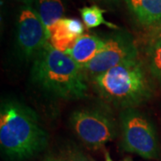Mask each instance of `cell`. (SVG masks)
I'll use <instances>...</instances> for the list:
<instances>
[{
	"instance_id": "obj_10",
	"label": "cell",
	"mask_w": 161,
	"mask_h": 161,
	"mask_svg": "<svg viewBox=\"0 0 161 161\" xmlns=\"http://www.w3.org/2000/svg\"><path fill=\"white\" fill-rule=\"evenodd\" d=\"M48 31L50 35L49 43L56 49L64 53H65L69 48H71L76 40L79 38L68 29L64 22V18H62L58 23H55L48 30Z\"/></svg>"
},
{
	"instance_id": "obj_20",
	"label": "cell",
	"mask_w": 161,
	"mask_h": 161,
	"mask_svg": "<svg viewBox=\"0 0 161 161\" xmlns=\"http://www.w3.org/2000/svg\"><path fill=\"white\" fill-rule=\"evenodd\" d=\"M105 158H106V161H114L112 158H111L109 153H108V151H107V152H106V154H105Z\"/></svg>"
},
{
	"instance_id": "obj_17",
	"label": "cell",
	"mask_w": 161,
	"mask_h": 161,
	"mask_svg": "<svg viewBox=\"0 0 161 161\" xmlns=\"http://www.w3.org/2000/svg\"><path fill=\"white\" fill-rule=\"evenodd\" d=\"M92 1H97L107 5H117L119 3V0H92Z\"/></svg>"
},
{
	"instance_id": "obj_11",
	"label": "cell",
	"mask_w": 161,
	"mask_h": 161,
	"mask_svg": "<svg viewBox=\"0 0 161 161\" xmlns=\"http://www.w3.org/2000/svg\"><path fill=\"white\" fill-rule=\"evenodd\" d=\"M37 13L47 29L61 20L64 14L62 0H36Z\"/></svg>"
},
{
	"instance_id": "obj_16",
	"label": "cell",
	"mask_w": 161,
	"mask_h": 161,
	"mask_svg": "<svg viewBox=\"0 0 161 161\" xmlns=\"http://www.w3.org/2000/svg\"><path fill=\"white\" fill-rule=\"evenodd\" d=\"M150 36H151L152 39H154V41L161 39V20L156 24L152 25V30H151Z\"/></svg>"
},
{
	"instance_id": "obj_12",
	"label": "cell",
	"mask_w": 161,
	"mask_h": 161,
	"mask_svg": "<svg viewBox=\"0 0 161 161\" xmlns=\"http://www.w3.org/2000/svg\"><path fill=\"white\" fill-rule=\"evenodd\" d=\"M80 15L82 18V21L85 24L88 29H92L98 27L102 24H105L110 28L117 29V26L115 24L107 22L104 19V13H106V10L98 7L96 5H93L91 6H84L81 9H80Z\"/></svg>"
},
{
	"instance_id": "obj_3",
	"label": "cell",
	"mask_w": 161,
	"mask_h": 161,
	"mask_svg": "<svg viewBox=\"0 0 161 161\" xmlns=\"http://www.w3.org/2000/svg\"><path fill=\"white\" fill-rule=\"evenodd\" d=\"M99 95L115 106L132 108L150 97V87L137 59L125 61L94 77Z\"/></svg>"
},
{
	"instance_id": "obj_15",
	"label": "cell",
	"mask_w": 161,
	"mask_h": 161,
	"mask_svg": "<svg viewBox=\"0 0 161 161\" xmlns=\"http://www.w3.org/2000/svg\"><path fill=\"white\" fill-rule=\"evenodd\" d=\"M64 161H92L85 154L76 148L69 149L65 152Z\"/></svg>"
},
{
	"instance_id": "obj_7",
	"label": "cell",
	"mask_w": 161,
	"mask_h": 161,
	"mask_svg": "<svg viewBox=\"0 0 161 161\" xmlns=\"http://www.w3.org/2000/svg\"><path fill=\"white\" fill-rule=\"evenodd\" d=\"M49 31L38 13L30 6L21 11L17 23V43L27 58L36 57L49 40Z\"/></svg>"
},
{
	"instance_id": "obj_9",
	"label": "cell",
	"mask_w": 161,
	"mask_h": 161,
	"mask_svg": "<svg viewBox=\"0 0 161 161\" xmlns=\"http://www.w3.org/2000/svg\"><path fill=\"white\" fill-rule=\"evenodd\" d=\"M128 9L144 26H152L161 20V0H125Z\"/></svg>"
},
{
	"instance_id": "obj_2",
	"label": "cell",
	"mask_w": 161,
	"mask_h": 161,
	"mask_svg": "<svg viewBox=\"0 0 161 161\" xmlns=\"http://www.w3.org/2000/svg\"><path fill=\"white\" fill-rule=\"evenodd\" d=\"M31 75L35 82L59 98L75 99L86 95L87 84L82 68L49 42L36 56Z\"/></svg>"
},
{
	"instance_id": "obj_19",
	"label": "cell",
	"mask_w": 161,
	"mask_h": 161,
	"mask_svg": "<svg viewBox=\"0 0 161 161\" xmlns=\"http://www.w3.org/2000/svg\"><path fill=\"white\" fill-rule=\"evenodd\" d=\"M43 161H62V160H59L58 158H54V157H47L45 158V159Z\"/></svg>"
},
{
	"instance_id": "obj_1",
	"label": "cell",
	"mask_w": 161,
	"mask_h": 161,
	"mask_svg": "<svg viewBox=\"0 0 161 161\" xmlns=\"http://www.w3.org/2000/svg\"><path fill=\"white\" fill-rule=\"evenodd\" d=\"M47 133L33 110L8 101L0 109V145L4 155L14 161L34 157L46 148Z\"/></svg>"
},
{
	"instance_id": "obj_18",
	"label": "cell",
	"mask_w": 161,
	"mask_h": 161,
	"mask_svg": "<svg viewBox=\"0 0 161 161\" xmlns=\"http://www.w3.org/2000/svg\"><path fill=\"white\" fill-rule=\"evenodd\" d=\"M15 1H18V2H21V3H23L24 5H26L27 6H31V4L32 3V1L33 0H15Z\"/></svg>"
},
{
	"instance_id": "obj_5",
	"label": "cell",
	"mask_w": 161,
	"mask_h": 161,
	"mask_svg": "<svg viewBox=\"0 0 161 161\" xmlns=\"http://www.w3.org/2000/svg\"><path fill=\"white\" fill-rule=\"evenodd\" d=\"M71 125L78 138L90 149H99L115 138V122L102 110H77L71 115Z\"/></svg>"
},
{
	"instance_id": "obj_13",
	"label": "cell",
	"mask_w": 161,
	"mask_h": 161,
	"mask_svg": "<svg viewBox=\"0 0 161 161\" xmlns=\"http://www.w3.org/2000/svg\"><path fill=\"white\" fill-rule=\"evenodd\" d=\"M148 55L150 74L161 83V39L151 44Z\"/></svg>"
},
{
	"instance_id": "obj_8",
	"label": "cell",
	"mask_w": 161,
	"mask_h": 161,
	"mask_svg": "<svg viewBox=\"0 0 161 161\" xmlns=\"http://www.w3.org/2000/svg\"><path fill=\"white\" fill-rule=\"evenodd\" d=\"M105 46V40L91 34H83L79 37L73 47L65 54L73 58L82 68L92 61Z\"/></svg>"
},
{
	"instance_id": "obj_6",
	"label": "cell",
	"mask_w": 161,
	"mask_h": 161,
	"mask_svg": "<svg viewBox=\"0 0 161 161\" xmlns=\"http://www.w3.org/2000/svg\"><path fill=\"white\" fill-rule=\"evenodd\" d=\"M132 59H137V48L132 38L127 33L118 32L105 40L103 48L82 69L96 77Z\"/></svg>"
},
{
	"instance_id": "obj_14",
	"label": "cell",
	"mask_w": 161,
	"mask_h": 161,
	"mask_svg": "<svg viewBox=\"0 0 161 161\" xmlns=\"http://www.w3.org/2000/svg\"><path fill=\"white\" fill-rule=\"evenodd\" d=\"M64 22L66 26L68 27V29L76 35L77 37H80L81 35H83L84 31V27L83 24L78 19H71V18H64Z\"/></svg>"
},
{
	"instance_id": "obj_4",
	"label": "cell",
	"mask_w": 161,
	"mask_h": 161,
	"mask_svg": "<svg viewBox=\"0 0 161 161\" xmlns=\"http://www.w3.org/2000/svg\"><path fill=\"white\" fill-rule=\"evenodd\" d=\"M123 149L147 159L157 158L158 146L151 122L137 110L127 108L122 113Z\"/></svg>"
}]
</instances>
